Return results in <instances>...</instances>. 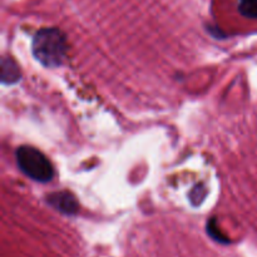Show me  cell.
I'll return each instance as SVG.
<instances>
[{
	"mask_svg": "<svg viewBox=\"0 0 257 257\" xmlns=\"http://www.w3.org/2000/svg\"><path fill=\"white\" fill-rule=\"evenodd\" d=\"M67 50V37L58 28L40 29L33 38V55L47 68L60 67L64 62Z\"/></svg>",
	"mask_w": 257,
	"mask_h": 257,
	"instance_id": "6da1fadb",
	"label": "cell"
},
{
	"mask_svg": "<svg viewBox=\"0 0 257 257\" xmlns=\"http://www.w3.org/2000/svg\"><path fill=\"white\" fill-rule=\"evenodd\" d=\"M17 163L19 170L37 182H50L54 177V168L44 153L30 146H22L17 150Z\"/></svg>",
	"mask_w": 257,
	"mask_h": 257,
	"instance_id": "7a4b0ae2",
	"label": "cell"
},
{
	"mask_svg": "<svg viewBox=\"0 0 257 257\" xmlns=\"http://www.w3.org/2000/svg\"><path fill=\"white\" fill-rule=\"evenodd\" d=\"M48 203L57 211L68 216L75 215L79 210V205H78L75 197L67 191H59V192L49 195L48 196Z\"/></svg>",
	"mask_w": 257,
	"mask_h": 257,
	"instance_id": "3957f363",
	"label": "cell"
},
{
	"mask_svg": "<svg viewBox=\"0 0 257 257\" xmlns=\"http://www.w3.org/2000/svg\"><path fill=\"white\" fill-rule=\"evenodd\" d=\"M22 73L19 67L12 58L4 57L2 59V82L3 84H14L19 82Z\"/></svg>",
	"mask_w": 257,
	"mask_h": 257,
	"instance_id": "277c9868",
	"label": "cell"
},
{
	"mask_svg": "<svg viewBox=\"0 0 257 257\" xmlns=\"http://www.w3.org/2000/svg\"><path fill=\"white\" fill-rule=\"evenodd\" d=\"M206 230H207L208 236H210L212 240H215L216 242L223 243V245H227V243H230V240H228V238L226 237V236L220 231V228H218L215 218H210V220H208L207 226H206Z\"/></svg>",
	"mask_w": 257,
	"mask_h": 257,
	"instance_id": "5b68a950",
	"label": "cell"
},
{
	"mask_svg": "<svg viewBox=\"0 0 257 257\" xmlns=\"http://www.w3.org/2000/svg\"><path fill=\"white\" fill-rule=\"evenodd\" d=\"M238 12L248 19H257V0H243L238 4Z\"/></svg>",
	"mask_w": 257,
	"mask_h": 257,
	"instance_id": "8992f818",
	"label": "cell"
},
{
	"mask_svg": "<svg viewBox=\"0 0 257 257\" xmlns=\"http://www.w3.org/2000/svg\"><path fill=\"white\" fill-rule=\"evenodd\" d=\"M240 2H243V0H240Z\"/></svg>",
	"mask_w": 257,
	"mask_h": 257,
	"instance_id": "52a82bcc",
	"label": "cell"
}]
</instances>
